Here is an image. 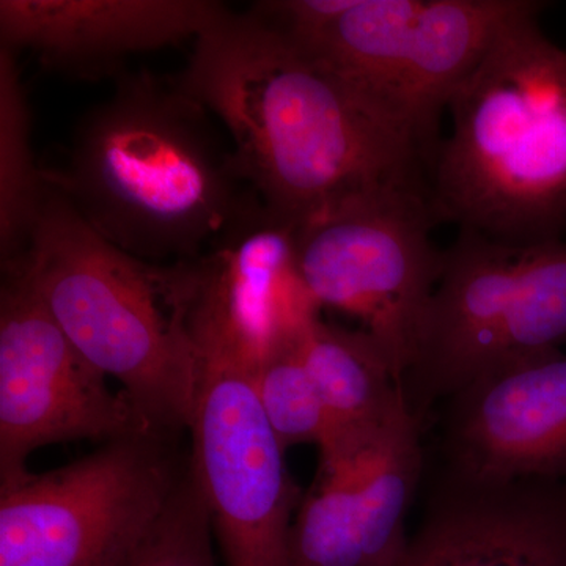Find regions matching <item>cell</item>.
<instances>
[{
    "instance_id": "cell-1",
    "label": "cell",
    "mask_w": 566,
    "mask_h": 566,
    "mask_svg": "<svg viewBox=\"0 0 566 566\" xmlns=\"http://www.w3.org/2000/svg\"><path fill=\"white\" fill-rule=\"evenodd\" d=\"M178 85L232 142L234 169L297 226L354 200L428 191L430 164L329 66L249 9L193 43Z\"/></svg>"
},
{
    "instance_id": "cell-2",
    "label": "cell",
    "mask_w": 566,
    "mask_h": 566,
    "mask_svg": "<svg viewBox=\"0 0 566 566\" xmlns=\"http://www.w3.org/2000/svg\"><path fill=\"white\" fill-rule=\"evenodd\" d=\"M177 80L126 71L44 172L104 240L151 263L196 260L243 207L232 147Z\"/></svg>"
},
{
    "instance_id": "cell-3",
    "label": "cell",
    "mask_w": 566,
    "mask_h": 566,
    "mask_svg": "<svg viewBox=\"0 0 566 566\" xmlns=\"http://www.w3.org/2000/svg\"><path fill=\"white\" fill-rule=\"evenodd\" d=\"M526 14L447 104L452 136L431 166L438 222L513 245L566 232V51Z\"/></svg>"
},
{
    "instance_id": "cell-4",
    "label": "cell",
    "mask_w": 566,
    "mask_h": 566,
    "mask_svg": "<svg viewBox=\"0 0 566 566\" xmlns=\"http://www.w3.org/2000/svg\"><path fill=\"white\" fill-rule=\"evenodd\" d=\"M46 199L17 262L71 344L151 428L189 431L197 353L189 331L193 260L151 263L104 240L48 181Z\"/></svg>"
},
{
    "instance_id": "cell-5",
    "label": "cell",
    "mask_w": 566,
    "mask_h": 566,
    "mask_svg": "<svg viewBox=\"0 0 566 566\" xmlns=\"http://www.w3.org/2000/svg\"><path fill=\"white\" fill-rule=\"evenodd\" d=\"M564 345L566 241L513 245L460 232L444 251L406 400L422 420L480 376Z\"/></svg>"
},
{
    "instance_id": "cell-6",
    "label": "cell",
    "mask_w": 566,
    "mask_h": 566,
    "mask_svg": "<svg viewBox=\"0 0 566 566\" xmlns=\"http://www.w3.org/2000/svg\"><path fill=\"white\" fill-rule=\"evenodd\" d=\"M178 434L142 431L0 488V566H126L189 465Z\"/></svg>"
},
{
    "instance_id": "cell-7",
    "label": "cell",
    "mask_w": 566,
    "mask_h": 566,
    "mask_svg": "<svg viewBox=\"0 0 566 566\" xmlns=\"http://www.w3.org/2000/svg\"><path fill=\"white\" fill-rule=\"evenodd\" d=\"M436 223L430 192L398 189L324 212L297 233L308 292L319 307L359 319L401 382L444 263Z\"/></svg>"
},
{
    "instance_id": "cell-8",
    "label": "cell",
    "mask_w": 566,
    "mask_h": 566,
    "mask_svg": "<svg viewBox=\"0 0 566 566\" xmlns=\"http://www.w3.org/2000/svg\"><path fill=\"white\" fill-rule=\"evenodd\" d=\"M193 345L189 458L226 564L290 566V534L303 495L260 405L255 368L227 346Z\"/></svg>"
},
{
    "instance_id": "cell-9",
    "label": "cell",
    "mask_w": 566,
    "mask_h": 566,
    "mask_svg": "<svg viewBox=\"0 0 566 566\" xmlns=\"http://www.w3.org/2000/svg\"><path fill=\"white\" fill-rule=\"evenodd\" d=\"M0 292V488L31 474L28 458L54 442H106L155 430L107 387L17 271ZM159 431V430H158Z\"/></svg>"
},
{
    "instance_id": "cell-10",
    "label": "cell",
    "mask_w": 566,
    "mask_h": 566,
    "mask_svg": "<svg viewBox=\"0 0 566 566\" xmlns=\"http://www.w3.org/2000/svg\"><path fill=\"white\" fill-rule=\"evenodd\" d=\"M419 419L408 400L381 422L337 431L290 534V566H395L423 475Z\"/></svg>"
},
{
    "instance_id": "cell-11",
    "label": "cell",
    "mask_w": 566,
    "mask_h": 566,
    "mask_svg": "<svg viewBox=\"0 0 566 566\" xmlns=\"http://www.w3.org/2000/svg\"><path fill=\"white\" fill-rule=\"evenodd\" d=\"M300 226L255 196L193 260L189 331L259 367L319 316L297 262Z\"/></svg>"
},
{
    "instance_id": "cell-12",
    "label": "cell",
    "mask_w": 566,
    "mask_h": 566,
    "mask_svg": "<svg viewBox=\"0 0 566 566\" xmlns=\"http://www.w3.org/2000/svg\"><path fill=\"white\" fill-rule=\"evenodd\" d=\"M441 452L452 482H566V353L505 365L447 398Z\"/></svg>"
},
{
    "instance_id": "cell-13",
    "label": "cell",
    "mask_w": 566,
    "mask_h": 566,
    "mask_svg": "<svg viewBox=\"0 0 566 566\" xmlns=\"http://www.w3.org/2000/svg\"><path fill=\"white\" fill-rule=\"evenodd\" d=\"M229 11L216 0H0V46L70 80L115 81L133 55L196 41Z\"/></svg>"
},
{
    "instance_id": "cell-14",
    "label": "cell",
    "mask_w": 566,
    "mask_h": 566,
    "mask_svg": "<svg viewBox=\"0 0 566 566\" xmlns=\"http://www.w3.org/2000/svg\"><path fill=\"white\" fill-rule=\"evenodd\" d=\"M535 0H424L412 31L394 112L405 136L433 166L442 112L513 22L545 9Z\"/></svg>"
},
{
    "instance_id": "cell-15",
    "label": "cell",
    "mask_w": 566,
    "mask_h": 566,
    "mask_svg": "<svg viewBox=\"0 0 566 566\" xmlns=\"http://www.w3.org/2000/svg\"><path fill=\"white\" fill-rule=\"evenodd\" d=\"M423 6L424 0H346L315 28L283 33L344 77L415 147L398 126L394 98Z\"/></svg>"
},
{
    "instance_id": "cell-16",
    "label": "cell",
    "mask_w": 566,
    "mask_h": 566,
    "mask_svg": "<svg viewBox=\"0 0 566 566\" xmlns=\"http://www.w3.org/2000/svg\"><path fill=\"white\" fill-rule=\"evenodd\" d=\"M300 353L333 420L335 433L381 422L406 400L381 346L365 331L316 318L300 338Z\"/></svg>"
},
{
    "instance_id": "cell-17",
    "label": "cell",
    "mask_w": 566,
    "mask_h": 566,
    "mask_svg": "<svg viewBox=\"0 0 566 566\" xmlns=\"http://www.w3.org/2000/svg\"><path fill=\"white\" fill-rule=\"evenodd\" d=\"M18 54L0 46V263L17 262L46 199L32 150L31 109Z\"/></svg>"
},
{
    "instance_id": "cell-18",
    "label": "cell",
    "mask_w": 566,
    "mask_h": 566,
    "mask_svg": "<svg viewBox=\"0 0 566 566\" xmlns=\"http://www.w3.org/2000/svg\"><path fill=\"white\" fill-rule=\"evenodd\" d=\"M395 566H535L515 539L482 513L430 505Z\"/></svg>"
},
{
    "instance_id": "cell-19",
    "label": "cell",
    "mask_w": 566,
    "mask_h": 566,
    "mask_svg": "<svg viewBox=\"0 0 566 566\" xmlns=\"http://www.w3.org/2000/svg\"><path fill=\"white\" fill-rule=\"evenodd\" d=\"M300 338L270 354L253 370L260 405L285 450L305 442L319 447L335 434L333 420L301 357Z\"/></svg>"
},
{
    "instance_id": "cell-20",
    "label": "cell",
    "mask_w": 566,
    "mask_h": 566,
    "mask_svg": "<svg viewBox=\"0 0 566 566\" xmlns=\"http://www.w3.org/2000/svg\"><path fill=\"white\" fill-rule=\"evenodd\" d=\"M210 510L191 460L169 504L126 566H216Z\"/></svg>"
}]
</instances>
